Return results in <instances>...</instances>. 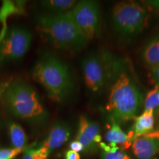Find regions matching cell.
<instances>
[{"label":"cell","instance_id":"obj_7","mask_svg":"<svg viewBox=\"0 0 159 159\" xmlns=\"http://www.w3.org/2000/svg\"><path fill=\"white\" fill-rule=\"evenodd\" d=\"M32 33L27 28L14 26L7 30L0 43V63L21 59L30 47Z\"/></svg>","mask_w":159,"mask_h":159},{"label":"cell","instance_id":"obj_11","mask_svg":"<svg viewBox=\"0 0 159 159\" xmlns=\"http://www.w3.org/2000/svg\"><path fill=\"white\" fill-rule=\"evenodd\" d=\"M132 148L138 159H150L159 152V139L149 136L138 137L133 142Z\"/></svg>","mask_w":159,"mask_h":159},{"label":"cell","instance_id":"obj_21","mask_svg":"<svg viewBox=\"0 0 159 159\" xmlns=\"http://www.w3.org/2000/svg\"><path fill=\"white\" fill-rule=\"evenodd\" d=\"M24 149H0V159H13L19 153L22 152Z\"/></svg>","mask_w":159,"mask_h":159},{"label":"cell","instance_id":"obj_13","mask_svg":"<svg viewBox=\"0 0 159 159\" xmlns=\"http://www.w3.org/2000/svg\"><path fill=\"white\" fill-rule=\"evenodd\" d=\"M132 127L134 140L140 136L150 134L154 128L155 118L153 111H144L142 115L134 118Z\"/></svg>","mask_w":159,"mask_h":159},{"label":"cell","instance_id":"obj_6","mask_svg":"<svg viewBox=\"0 0 159 159\" xmlns=\"http://www.w3.org/2000/svg\"><path fill=\"white\" fill-rule=\"evenodd\" d=\"M147 15L139 4L133 1L120 2L113 9V27L119 35L134 36L144 30Z\"/></svg>","mask_w":159,"mask_h":159},{"label":"cell","instance_id":"obj_22","mask_svg":"<svg viewBox=\"0 0 159 159\" xmlns=\"http://www.w3.org/2000/svg\"><path fill=\"white\" fill-rule=\"evenodd\" d=\"M150 77L155 85L159 87V65L150 69Z\"/></svg>","mask_w":159,"mask_h":159},{"label":"cell","instance_id":"obj_8","mask_svg":"<svg viewBox=\"0 0 159 159\" xmlns=\"http://www.w3.org/2000/svg\"><path fill=\"white\" fill-rule=\"evenodd\" d=\"M75 24L88 41L97 36L100 30V9L97 1L83 0L71 9Z\"/></svg>","mask_w":159,"mask_h":159},{"label":"cell","instance_id":"obj_27","mask_svg":"<svg viewBox=\"0 0 159 159\" xmlns=\"http://www.w3.org/2000/svg\"><path fill=\"white\" fill-rule=\"evenodd\" d=\"M1 126H2V122H1V119H0V129H1Z\"/></svg>","mask_w":159,"mask_h":159},{"label":"cell","instance_id":"obj_17","mask_svg":"<svg viewBox=\"0 0 159 159\" xmlns=\"http://www.w3.org/2000/svg\"><path fill=\"white\" fill-rule=\"evenodd\" d=\"M77 3L75 0H49L41 1V5L49 14H61L66 13Z\"/></svg>","mask_w":159,"mask_h":159},{"label":"cell","instance_id":"obj_4","mask_svg":"<svg viewBox=\"0 0 159 159\" xmlns=\"http://www.w3.org/2000/svg\"><path fill=\"white\" fill-rule=\"evenodd\" d=\"M144 102L136 83L125 72L119 75L111 87L106 111L111 120L124 123L134 119Z\"/></svg>","mask_w":159,"mask_h":159},{"label":"cell","instance_id":"obj_14","mask_svg":"<svg viewBox=\"0 0 159 159\" xmlns=\"http://www.w3.org/2000/svg\"><path fill=\"white\" fill-rule=\"evenodd\" d=\"M142 58L150 69L159 65V33L151 38L143 47Z\"/></svg>","mask_w":159,"mask_h":159},{"label":"cell","instance_id":"obj_3","mask_svg":"<svg viewBox=\"0 0 159 159\" xmlns=\"http://www.w3.org/2000/svg\"><path fill=\"white\" fill-rule=\"evenodd\" d=\"M32 77L42 85L49 98L56 102H63L71 96L74 89L68 66L52 54H45L33 67Z\"/></svg>","mask_w":159,"mask_h":159},{"label":"cell","instance_id":"obj_20","mask_svg":"<svg viewBox=\"0 0 159 159\" xmlns=\"http://www.w3.org/2000/svg\"><path fill=\"white\" fill-rule=\"evenodd\" d=\"M49 155L48 151L43 147L39 149L27 148L24 151L22 159H47Z\"/></svg>","mask_w":159,"mask_h":159},{"label":"cell","instance_id":"obj_19","mask_svg":"<svg viewBox=\"0 0 159 159\" xmlns=\"http://www.w3.org/2000/svg\"><path fill=\"white\" fill-rule=\"evenodd\" d=\"M144 111H153L159 107V87H155L148 91L144 101Z\"/></svg>","mask_w":159,"mask_h":159},{"label":"cell","instance_id":"obj_23","mask_svg":"<svg viewBox=\"0 0 159 159\" xmlns=\"http://www.w3.org/2000/svg\"><path fill=\"white\" fill-rule=\"evenodd\" d=\"M69 148H70L71 150L75 151V152H82V151H83V145L79 142H77V140L71 142L70 143V144H69Z\"/></svg>","mask_w":159,"mask_h":159},{"label":"cell","instance_id":"obj_10","mask_svg":"<svg viewBox=\"0 0 159 159\" xmlns=\"http://www.w3.org/2000/svg\"><path fill=\"white\" fill-rule=\"evenodd\" d=\"M71 134V128L63 122H55L52 127L48 136L43 142L42 146L50 154L69 140Z\"/></svg>","mask_w":159,"mask_h":159},{"label":"cell","instance_id":"obj_25","mask_svg":"<svg viewBox=\"0 0 159 159\" xmlns=\"http://www.w3.org/2000/svg\"><path fill=\"white\" fill-rule=\"evenodd\" d=\"M146 3L150 7L156 10H159V0H148V1H146Z\"/></svg>","mask_w":159,"mask_h":159},{"label":"cell","instance_id":"obj_24","mask_svg":"<svg viewBox=\"0 0 159 159\" xmlns=\"http://www.w3.org/2000/svg\"><path fill=\"white\" fill-rule=\"evenodd\" d=\"M65 159H80V156L78 152L70 150L66 152Z\"/></svg>","mask_w":159,"mask_h":159},{"label":"cell","instance_id":"obj_5","mask_svg":"<svg viewBox=\"0 0 159 159\" xmlns=\"http://www.w3.org/2000/svg\"><path fill=\"white\" fill-rule=\"evenodd\" d=\"M118 62L108 52L89 53L83 59L82 70L86 87L98 92L118 70Z\"/></svg>","mask_w":159,"mask_h":159},{"label":"cell","instance_id":"obj_12","mask_svg":"<svg viewBox=\"0 0 159 159\" xmlns=\"http://www.w3.org/2000/svg\"><path fill=\"white\" fill-rule=\"evenodd\" d=\"M105 139L109 144H115L116 146L119 145L122 150H128L134 142V136L132 130L128 134H125L118 123L112 121L105 133Z\"/></svg>","mask_w":159,"mask_h":159},{"label":"cell","instance_id":"obj_18","mask_svg":"<svg viewBox=\"0 0 159 159\" xmlns=\"http://www.w3.org/2000/svg\"><path fill=\"white\" fill-rule=\"evenodd\" d=\"M99 146L102 150V159H130L126 152L119 150V147L115 144L99 143Z\"/></svg>","mask_w":159,"mask_h":159},{"label":"cell","instance_id":"obj_1","mask_svg":"<svg viewBox=\"0 0 159 159\" xmlns=\"http://www.w3.org/2000/svg\"><path fill=\"white\" fill-rule=\"evenodd\" d=\"M5 110L12 116L33 125H43L48 122L49 113L35 89L21 80L8 83L2 92Z\"/></svg>","mask_w":159,"mask_h":159},{"label":"cell","instance_id":"obj_9","mask_svg":"<svg viewBox=\"0 0 159 159\" xmlns=\"http://www.w3.org/2000/svg\"><path fill=\"white\" fill-rule=\"evenodd\" d=\"M101 139L98 124L89 120L84 115H81L79 119L76 140L83 145V151L86 153L95 152Z\"/></svg>","mask_w":159,"mask_h":159},{"label":"cell","instance_id":"obj_2","mask_svg":"<svg viewBox=\"0 0 159 159\" xmlns=\"http://www.w3.org/2000/svg\"><path fill=\"white\" fill-rule=\"evenodd\" d=\"M35 23L38 31L57 49L77 53L89 43L70 11L61 14H41L36 17Z\"/></svg>","mask_w":159,"mask_h":159},{"label":"cell","instance_id":"obj_26","mask_svg":"<svg viewBox=\"0 0 159 159\" xmlns=\"http://www.w3.org/2000/svg\"><path fill=\"white\" fill-rule=\"evenodd\" d=\"M7 25L5 24V25H3L2 29L1 32H0V43H1L2 41V39H4V37H5L6 33H7Z\"/></svg>","mask_w":159,"mask_h":159},{"label":"cell","instance_id":"obj_15","mask_svg":"<svg viewBox=\"0 0 159 159\" xmlns=\"http://www.w3.org/2000/svg\"><path fill=\"white\" fill-rule=\"evenodd\" d=\"M25 13V2L3 1L0 8V22L5 25L7 18L12 15H23Z\"/></svg>","mask_w":159,"mask_h":159},{"label":"cell","instance_id":"obj_16","mask_svg":"<svg viewBox=\"0 0 159 159\" xmlns=\"http://www.w3.org/2000/svg\"><path fill=\"white\" fill-rule=\"evenodd\" d=\"M9 136L12 146L15 149H24L27 142V137L25 130L18 123L10 120L7 125Z\"/></svg>","mask_w":159,"mask_h":159}]
</instances>
